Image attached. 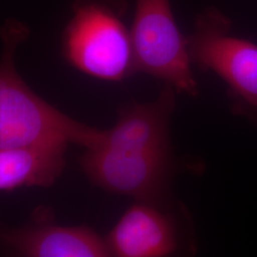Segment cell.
Returning <instances> with one entry per match:
<instances>
[{
  "mask_svg": "<svg viewBox=\"0 0 257 257\" xmlns=\"http://www.w3.org/2000/svg\"><path fill=\"white\" fill-rule=\"evenodd\" d=\"M79 163L93 185L109 193L149 202L165 186L170 152L128 151L98 145L86 149Z\"/></svg>",
  "mask_w": 257,
  "mask_h": 257,
  "instance_id": "cell-5",
  "label": "cell"
},
{
  "mask_svg": "<svg viewBox=\"0 0 257 257\" xmlns=\"http://www.w3.org/2000/svg\"><path fill=\"white\" fill-rule=\"evenodd\" d=\"M131 36L137 73L153 75L191 96L198 93L188 40L177 27L170 0H137Z\"/></svg>",
  "mask_w": 257,
  "mask_h": 257,
  "instance_id": "cell-3",
  "label": "cell"
},
{
  "mask_svg": "<svg viewBox=\"0 0 257 257\" xmlns=\"http://www.w3.org/2000/svg\"><path fill=\"white\" fill-rule=\"evenodd\" d=\"M174 108L175 89L166 85L156 101L134 104L122 110L115 125L104 131L96 146L140 152H170L169 126Z\"/></svg>",
  "mask_w": 257,
  "mask_h": 257,
  "instance_id": "cell-7",
  "label": "cell"
},
{
  "mask_svg": "<svg viewBox=\"0 0 257 257\" xmlns=\"http://www.w3.org/2000/svg\"><path fill=\"white\" fill-rule=\"evenodd\" d=\"M230 31V20L218 10L203 11L187 38L191 60L218 74L232 92L257 109V45L231 37Z\"/></svg>",
  "mask_w": 257,
  "mask_h": 257,
  "instance_id": "cell-4",
  "label": "cell"
},
{
  "mask_svg": "<svg viewBox=\"0 0 257 257\" xmlns=\"http://www.w3.org/2000/svg\"><path fill=\"white\" fill-rule=\"evenodd\" d=\"M111 256L163 257L176 248L175 226L149 202L130 207L108 234Z\"/></svg>",
  "mask_w": 257,
  "mask_h": 257,
  "instance_id": "cell-8",
  "label": "cell"
},
{
  "mask_svg": "<svg viewBox=\"0 0 257 257\" xmlns=\"http://www.w3.org/2000/svg\"><path fill=\"white\" fill-rule=\"evenodd\" d=\"M29 35L15 20L1 29L0 149L63 142L85 149L96 146L104 131L73 119L33 92L15 65L17 49Z\"/></svg>",
  "mask_w": 257,
  "mask_h": 257,
  "instance_id": "cell-1",
  "label": "cell"
},
{
  "mask_svg": "<svg viewBox=\"0 0 257 257\" xmlns=\"http://www.w3.org/2000/svg\"><path fill=\"white\" fill-rule=\"evenodd\" d=\"M124 0H77L65 31L63 53L70 64L92 77L120 81L137 73Z\"/></svg>",
  "mask_w": 257,
  "mask_h": 257,
  "instance_id": "cell-2",
  "label": "cell"
},
{
  "mask_svg": "<svg viewBox=\"0 0 257 257\" xmlns=\"http://www.w3.org/2000/svg\"><path fill=\"white\" fill-rule=\"evenodd\" d=\"M63 142L0 149V192L53 186L66 166Z\"/></svg>",
  "mask_w": 257,
  "mask_h": 257,
  "instance_id": "cell-9",
  "label": "cell"
},
{
  "mask_svg": "<svg viewBox=\"0 0 257 257\" xmlns=\"http://www.w3.org/2000/svg\"><path fill=\"white\" fill-rule=\"evenodd\" d=\"M0 243L15 256H111L106 238L87 226H61L50 208H38L31 223L0 229Z\"/></svg>",
  "mask_w": 257,
  "mask_h": 257,
  "instance_id": "cell-6",
  "label": "cell"
}]
</instances>
